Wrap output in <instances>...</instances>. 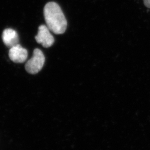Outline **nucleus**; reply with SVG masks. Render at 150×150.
<instances>
[{
	"label": "nucleus",
	"mask_w": 150,
	"mask_h": 150,
	"mask_svg": "<svg viewBox=\"0 0 150 150\" xmlns=\"http://www.w3.org/2000/svg\"><path fill=\"white\" fill-rule=\"evenodd\" d=\"M45 20L48 28L54 33H64L67 28V22L59 6L54 2H48L44 7Z\"/></svg>",
	"instance_id": "obj_1"
},
{
	"label": "nucleus",
	"mask_w": 150,
	"mask_h": 150,
	"mask_svg": "<svg viewBox=\"0 0 150 150\" xmlns=\"http://www.w3.org/2000/svg\"><path fill=\"white\" fill-rule=\"evenodd\" d=\"M45 62L43 52L38 48L33 51L32 57L25 64V69L28 73L35 75L42 70Z\"/></svg>",
	"instance_id": "obj_2"
},
{
	"label": "nucleus",
	"mask_w": 150,
	"mask_h": 150,
	"mask_svg": "<svg viewBox=\"0 0 150 150\" xmlns=\"http://www.w3.org/2000/svg\"><path fill=\"white\" fill-rule=\"evenodd\" d=\"M50 31L47 26L42 25L38 27V35L35 36L37 42L41 44L45 48L52 46L54 42V37Z\"/></svg>",
	"instance_id": "obj_3"
},
{
	"label": "nucleus",
	"mask_w": 150,
	"mask_h": 150,
	"mask_svg": "<svg viewBox=\"0 0 150 150\" xmlns=\"http://www.w3.org/2000/svg\"><path fill=\"white\" fill-rule=\"evenodd\" d=\"M9 57L12 61L17 64L25 62L28 57L27 50L22 47L20 44L12 47L8 53Z\"/></svg>",
	"instance_id": "obj_4"
},
{
	"label": "nucleus",
	"mask_w": 150,
	"mask_h": 150,
	"mask_svg": "<svg viewBox=\"0 0 150 150\" xmlns=\"http://www.w3.org/2000/svg\"><path fill=\"white\" fill-rule=\"evenodd\" d=\"M2 41L6 46L12 47L19 44L17 32L12 28H6L2 33Z\"/></svg>",
	"instance_id": "obj_5"
},
{
	"label": "nucleus",
	"mask_w": 150,
	"mask_h": 150,
	"mask_svg": "<svg viewBox=\"0 0 150 150\" xmlns=\"http://www.w3.org/2000/svg\"><path fill=\"white\" fill-rule=\"evenodd\" d=\"M144 3L146 7L150 8V0H144Z\"/></svg>",
	"instance_id": "obj_6"
}]
</instances>
